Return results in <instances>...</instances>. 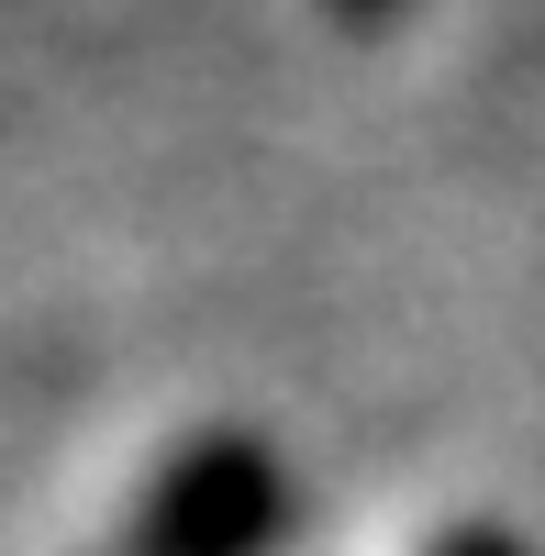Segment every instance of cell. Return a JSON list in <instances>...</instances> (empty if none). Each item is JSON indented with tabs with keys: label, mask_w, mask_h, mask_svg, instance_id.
<instances>
[{
	"label": "cell",
	"mask_w": 545,
	"mask_h": 556,
	"mask_svg": "<svg viewBox=\"0 0 545 556\" xmlns=\"http://www.w3.org/2000/svg\"><path fill=\"white\" fill-rule=\"evenodd\" d=\"M279 456H267L256 434H212L190 445L178 468L156 479V501L134 513L123 556H256L267 534H279Z\"/></svg>",
	"instance_id": "obj_1"
},
{
	"label": "cell",
	"mask_w": 545,
	"mask_h": 556,
	"mask_svg": "<svg viewBox=\"0 0 545 556\" xmlns=\"http://www.w3.org/2000/svg\"><path fill=\"white\" fill-rule=\"evenodd\" d=\"M345 12H356V23H379V12H401V0H345Z\"/></svg>",
	"instance_id": "obj_3"
},
{
	"label": "cell",
	"mask_w": 545,
	"mask_h": 556,
	"mask_svg": "<svg viewBox=\"0 0 545 556\" xmlns=\"http://www.w3.org/2000/svg\"><path fill=\"white\" fill-rule=\"evenodd\" d=\"M445 556H523V545H502V534H457Z\"/></svg>",
	"instance_id": "obj_2"
}]
</instances>
